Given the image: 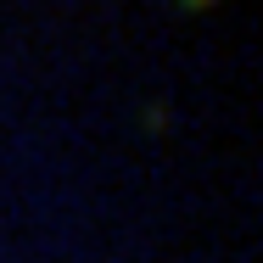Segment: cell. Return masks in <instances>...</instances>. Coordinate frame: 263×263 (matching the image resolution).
Wrapping results in <instances>:
<instances>
[{
    "label": "cell",
    "instance_id": "cell-1",
    "mask_svg": "<svg viewBox=\"0 0 263 263\" xmlns=\"http://www.w3.org/2000/svg\"><path fill=\"white\" fill-rule=\"evenodd\" d=\"M168 118H174V106H168V101H152V106H146V129H152V135H168Z\"/></svg>",
    "mask_w": 263,
    "mask_h": 263
},
{
    "label": "cell",
    "instance_id": "cell-2",
    "mask_svg": "<svg viewBox=\"0 0 263 263\" xmlns=\"http://www.w3.org/2000/svg\"><path fill=\"white\" fill-rule=\"evenodd\" d=\"M218 0H179V11H213Z\"/></svg>",
    "mask_w": 263,
    "mask_h": 263
}]
</instances>
